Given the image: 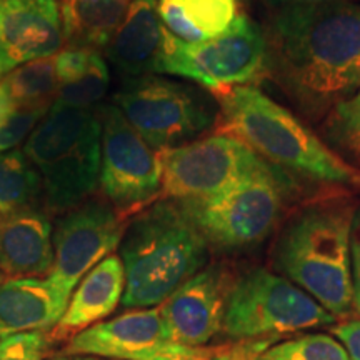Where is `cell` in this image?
Instances as JSON below:
<instances>
[{"mask_svg": "<svg viewBox=\"0 0 360 360\" xmlns=\"http://www.w3.org/2000/svg\"><path fill=\"white\" fill-rule=\"evenodd\" d=\"M264 74L305 119L322 124L360 89V4L272 8Z\"/></svg>", "mask_w": 360, "mask_h": 360, "instance_id": "6da1fadb", "label": "cell"}, {"mask_svg": "<svg viewBox=\"0 0 360 360\" xmlns=\"http://www.w3.org/2000/svg\"><path fill=\"white\" fill-rule=\"evenodd\" d=\"M360 200L350 192L295 207L276 232L272 267L335 319L354 317L350 238Z\"/></svg>", "mask_w": 360, "mask_h": 360, "instance_id": "7a4b0ae2", "label": "cell"}, {"mask_svg": "<svg viewBox=\"0 0 360 360\" xmlns=\"http://www.w3.org/2000/svg\"><path fill=\"white\" fill-rule=\"evenodd\" d=\"M125 309L164 304L209 264L210 247L182 205L160 199L132 215L119 245Z\"/></svg>", "mask_w": 360, "mask_h": 360, "instance_id": "3957f363", "label": "cell"}, {"mask_svg": "<svg viewBox=\"0 0 360 360\" xmlns=\"http://www.w3.org/2000/svg\"><path fill=\"white\" fill-rule=\"evenodd\" d=\"M220 117L227 132L285 174L360 191V169L332 150L289 109L252 85L220 94Z\"/></svg>", "mask_w": 360, "mask_h": 360, "instance_id": "277c9868", "label": "cell"}, {"mask_svg": "<svg viewBox=\"0 0 360 360\" xmlns=\"http://www.w3.org/2000/svg\"><path fill=\"white\" fill-rule=\"evenodd\" d=\"M24 154L37 170L49 209L69 212L101 184L102 115L52 105L27 139Z\"/></svg>", "mask_w": 360, "mask_h": 360, "instance_id": "5b68a950", "label": "cell"}, {"mask_svg": "<svg viewBox=\"0 0 360 360\" xmlns=\"http://www.w3.org/2000/svg\"><path fill=\"white\" fill-rule=\"evenodd\" d=\"M295 186L264 159L249 175L207 199L177 200L210 249L240 252L264 244L287 215Z\"/></svg>", "mask_w": 360, "mask_h": 360, "instance_id": "8992f818", "label": "cell"}, {"mask_svg": "<svg viewBox=\"0 0 360 360\" xmlns=\"http://www.w3.org/2000/svg\"><path fill=\"white\" fill-rule=\"evenodd\" d=\"M337 319L289 278L265 267L238 274L222 334L231 340L277 339L334 326Z\"/></svg>", "mask_w": 360, "mask_h": 360, "instance_id": "52a82bcc", "label": "cell"}, {"mask_svg": "<svg viewBox=\"0 0 360 360\" xmlns=\"http://www.w3.org/2000/svg\"><path fill=\"white\" fill-rule=\"evenodd\" d=\"M114 105L157 152L184 146L215 124L209 98L186 84L147 74L124 79Z\"/></svg>", "mask_w": 360, "mask_h": 360, "instance_id": "ba28073f", "label": "cell"}, {"mask_svg": "<svg viewBox=\"0 0 360 360\" xmlns=\"http://www.w3.org/2000/svg\"><path fill=\"white\" fill-rule=\"evenodd\" d=\"M264 29L245 13L227 30L199 44H186L167 35L155 74H170L224 94L264 74Z\"/></svg>", "mask_w": 360, "mask_h": 360, "instance_id": "9c48e42d", "label": "cell"}, {"mask_svg": "<svg viewBox=\"0 0 360 360\" xmlns=\"http://www.w3.org/2000/svg\"><path fill=\"white\" fill-rule=\"evenodd\" d=\"M101 186L107 202L125 219L162 193L160 152L143 141L114 103L102 109Z\"/></svg>", "mask_w": 360, "mask_h": 360, "instance_id": "30bf717a", "label": "cell"}, {"mask_svg": "<svg viewBox=\"0 0 360 360\" xmlns=\"http://www.w3.org/2000/svg\"><path fill=\"white\" fill-rule=\"evenodd\" d=\"M260 157L231 134H217L160 152L165 199H207L233 186L260 164Z\"/></svg>", "mask_w": 360, "mask_h": 360, "instance_id": "8fae6325", "label": "cell"}, {"mask_svg": "<svg viewBox=\"0 0 360 360\" xmlns=\"http://www.w3.org/2000/svg\"><path fill=\"white\" fill-rule=\"evenodd\" d=\"M125 227V217L103 200L89 199L65 212L52 236L49 281L70 299L85 274L120 245Z\"/></svg>", "mask_w": 360, "mask_h": 360, "instance_id": "7c38bea8", "label": "cell"}, {"mask_svg": "<svg viewBox=\"0 0 360 360\" xmlns=\"http://www.w3.org/2000/svg\"><path fill=\"white\" fill-rule=\"evenodd\" d=\"M237 277L231 264H207L160 304L172 344L197 347L222 334L229 297Z\"/></svg>", "mask_w": 360, "mask_h": 360, "instance_id": "4fadbf2b", "label": "cell"}, {"mask_svg": "<svg viewBox=\"0 0 360 360\" xmlns=\"http://www.w3.org/2000/svg\"><path fill=\"white\" fill-rule=\"evenodd\" d=\"M172 344L159 307L129 309L85 328L67 342L65 355H96L110 360H154Z\"/></svg>", "mask_w": 360, "mask_h": 360, "instance_id": "5bb4252c", "label": "cell"}, {"mask_svg": "<svg viewBox=\"0 0 360 360\" xmlns=\"http://www.w3.org/2000/svg\"><path fill=\"white\" fill-rule=\"evenodd\" d=\"M0 40L12 69L56 57L65 40L57 0H0Z\"/></svg>", "mask_w": 360, "mask_h": 360, "instance_id": "9a60e30c", "label": "cell"}, {"mask_svg": "<svg viewBox=\"0 0 360 360\" xmlns=\"http://www.w3.org/2000/svg\"><path fill=\"white\" fill-rule=\"evenodd\" d=\"M125 290V270L117 254L107 255L85 274L79 287L70 295L64 315L49 332L51 344H64L102 322L122 302Z\"/></svg>", "mask_w": 360, "mask_h": 360, "instance_id": "2e32d148", "label": "cell"}, {"mask_svg": "<svg viewBox=\"0 0 360 360\" xmlns=\"http://www.w3.org/2000/svg\"><path fill=\"white\" fill-rule=\"evenodd\" d=\"M52 264V225L47 214L30 207L0 220V277L49 276Z\"/></svg>", "mask_w": 360, "mask_h": 360, "instance_id": "e0dca14e", "label": "cell"}, {"mask_svg": "<svg viewBox=\"0 0 360 360\" xmlns=\"http://www.w3.org/2000/svg\"><path fill=\"white\" fill-rule=\"evenodd\" d=\"M167 35L157 0H134L107 45V53L124 79L155 74Z\"/></svg>", "mask_w": 360, "mask_h": 360, "instance_id": "ac0fdd59", "label": "cell"}, {"mask_svg": "<svg viewBox=\"0 0 360 360\" xmlns=\"http://www.w3.org/2000/svg\"><path fill=\"white\" fill-rule=\"evenodd\" d=\"M65 297L49 278L0 282V337L22 332H51L64 315Z\"/></svg>", "mask_w": 360, "mask_h": 360, "instance_id": "d6986e66", "label": "cell"}, {"mask_svg": "<svg viewBox=\"0 0 360 360\" xmlns=\"http://www.w3.org/2000/svg\"><path fill=\"white\" fill-rule=\"evenodd\" d=\"M167 32L186 44L222 34L237 17V0H157Z\"/></svg>", "mask_w": 360, "mask_h": 360, "instance_id": "ffe728a7", "label": "cell"}, {"mask_svg": "<svg viewBox=\"0 0 360 360\" xmlns=\"http://www.w3.org/2000/svg\"><path fill=\"white\" fill-rule=\"evenodd\" d=\"M0 85L13 109L52 107L60 87L53 57L15 67L0 79Z\"/></svg>", "mask_w": 360, "mask_h": 360, "instance_id": "44dd1931", "label": "cell"}, {"mask_svg": "<svg viewBox=\"0 0 360 360\" xmlns=\"http://www.w3.org/2000/svg\"><path fill=\"white\" fill-rule=\"evenodd\" d=\"M40 192L42 182L24 152H0V220L30 209Z\"/></svg>", "mask_w": 360, "mask_h": 360, "instance_id": "7402d4cb", "label": "cell"}, {"mask_svg": "<svg viewBox=\"0 0 360 360\" xmlns=\"http://www.w3.org/2000/svg\"><path fill=\"white\" fill-rule=\"evenodd\" d=\"M322 141L360 169V89L321 124Z\"/></svg>", "mask_w": 360, "mask_h": 360, "instance_id": "603a6c76", "label": "cell"}, {"mask_svg": "<svg viewBox=\"0 0 360 360\" xmlns=\"http://www.w3.org/2000/svg\"><path fill=\"white\" fill-rule=\"evenodd\" d=\"M257 360H352L332 334L310 332L269 345Z\"/></svg>", "mask_w": 360, "mask_h": 360, "instance_id": "cb8c5ba5", "label": "cell"}, {"mask_svg": "<svg viewBox=\"0 0 360 360\" xmlns=\"http://www.w3.org/2000/svg\"><path fill=\"white\" fill-rule=\"evenodd\" d=\"M109 82V67L102 58L101 52H97L85 74L58 87L57 97L52 105L70 107V109H94V105L101 102L107 94Z\"/></svg>", "mask_w": 360, "mask_h": 360, "instance_id": "d4e9b609", "label": "cell"}, {"mask_svg": "<svg viewBox=\"0 0 360 360\" xmlns=\"http://www.w3.org/2000/svg\"><path fill=\"white\" fill-rule=\"evenodd\" d=\"M277 339L259 340H231L215 345H170L154 360H257L269 345L276 344Z\"/></svg>", "mask_w": 360, "mask_h": 360, "instance_id": "484cf974", "label": "cell"}, {"mask_svg": "<svg viewBox=\"0 0 360 360\" xmlns=\"http://www.w3.org/2000/svg\"><path fill=\"white\" fill-rule=\"evenodd\" d=\"M51 107H27V109H12L7 119L0 124V152L17 148V146L29 137L37 127L44 115Z\"/></svg>", "mask_w": 360, "mask_h": 360, "instance_id": "4316f807", "label": "cell"}, {"mask_svg": "<svg viewBox=\"0 0 360 360\" xmlns=\"http://www.w3.org/2000/svg\"><path fill=\"white\" fill-rule=\"evenodd\" d=\"M47 332H22L0 337V360H42L47 354Z\"/></svg>", "mask_w": 360, "mask_h": 360, "instance_id": "83f0119b", "label": "cell"}, {"mask_svg": "<svg viewBox=\"0 0 360 360\" xmlns=\"http://www.w3.org/2000/svg\"><path fill=\"white\" fill-rule=\"evenodd\" d=\"M97 52V49L82 47V45H70L69 49H62L53 57L58 84H69L85 74Z\"/></svg>", "mask_w": 360, "mask_h": 360, "instance_id": "f1b7e54d", "label": "cell"}, {"mask_svg": "<svg viewBox=\"0 0 360 360\" xmlns=\"http://www.w3.org/2000/svg\"><path fill=\"white\" fill-rule=\"evenodd\" d=\"M330 334L344 345L350 359L360 360V317L334 323L330 326Z\"/></svg>", "mask_w": 360, "mask_h": 360, "instance_id": "f546056e", "label": "cell"}, {"mask_svg": "<svg viewBox=\"0 0 360 360\" xmlns=\"http://www.w3.org/2000/svg\"><path fill=\"white\" fill-rule=\"evenodd\" d=\"M350 260H352L354 317H360V207L355 214L352 238H350Z\"/></svg>", "mask_w": 360, "mask_h": 360, "instance_id": "4dcf8cb0", "label": "cell"}, {"mask_svg": "<svg viewBox=\"0 0 360 360\" xmlns=\"http://www.w3.org/2000/svg\"><path fill=\"white\" fill-rule=\"evenodd\" d=\"M272 8L285 7V6H300V4H328V2H347V4H360V0H265Z\"/></svg>", "mask_w": 360, "mask_h": 360, "instance_id": "1f68e13d", "label": "cell"}, {"mask_svg": "<svg viewBox=\"0 0 360 360\" xmlns=\"http://www.w3.org/2000/svg\"><path fill=\"white\" fill-rule=\"evenodd\" d=\"M65 4H85V6H130L134 0H64Z\"/></svg>", "mask_w": 360, "mask_h": 360, "instance_id": "d6a6232c", "label": "cell"}, {"mask_svg": "<svg viewBox=\"0 0 360 360\" xmlns=\"http://www.w3.org/2000/svg\"><path fill=\"white\" fill-rule=\"evenodd\" d=\"M12 109H13L12 103H11V101H8V98H7L6 92H4L2 85H0V124H2L4 120L7 119V115L11 114Z\"/></svg>", "mask_w": 360, "mask_h": 360, "instance_id": "836d02e7", "label": "cell"}, {"mask_svg": "<svg viewBox=\"0 0 360 360\" xmlns=\"http://www.w3.org/2000/svg\"><path fill=\"white\" fill-rule=\"evenodd\" d=\"M12 70L11 62H8V57L6 53V49H4L2 40H0V79L7 74V72Z\"/></svg>", "mask_w": 360, "mask_h": 360, "instance_id": "e575fe53", "label": "cell"}, {"mask_svg": "<svg viewBox=\"0 0 360 360\" xmlns=\"http://www.w3.org/2000/svg\"><path fill=\"white\" fill-rule=\"evenodd\" d=\"M49 360H110V359L96 357V355H62V357H53Z\"/></svg>", "mask_w": 360, "mask_h": 360, "instance_id": "d590c367", "label": "cell"}]
</instances>
